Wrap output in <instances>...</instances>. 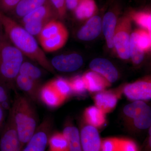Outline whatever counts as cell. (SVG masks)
Segmentation results:
<instances>
[{
  "instance_id": "6da1fadb",
  "label": "cell",
  "mask_w": 151,
  "mask_h": 151,
  "mask_svg": "<svg viewBox=\"0 0 151 151\" xmlns=\"http://www.w3.org/2000/svg\"><path fill=\"white\" fill-rule=\"evenodd\" d=\"M0 22L6 37L24 55L35 61L45 70L52 73L54 69L44 51L38 44L34 36L14 19L0 11Z\"/></svg>"
},
{
  "instance_id": "7a4b0ae2",
  "label": "cell",
  "mask_w": 151,
  "mask_h": 151,
  "mask_svg": "<svg viewBox=\"0 0 151 151\" xmlns=\"http://www.w3.org/2000/svg\"><path fill=\"white\" fill-rule=\"evenodd\" d=\"M32 102L26 96L16 92L13 103L9 110L24 147L38 127L37 115Z\"/></svg>"
},
{
  "instance_id": "3957f363",
  "label": "cell",
  "mask_w": 151,
  "mask_h": 151,
  "mask_svg": "<svg viewBox=\"0 0 151 151\" xmlns=\"http://www.w3.org/2000/svg\"><path fill=\"white\" fill-rule=\"evenodd\" d=\"M24 56L2 34L0 37V85L16 91V78L24 61Z\"/></svg>"
},
{
  "instance_id": "277c9868",
  "label": "cell",
  "mask_w": 151,
  "mask_h": 151,
  "mask_svg": "<svg viewBox=\"0 0 151 151\" xmlns=\"http://www.w3.org/2000/svg\"><path fill=\"white\" fill-rule=\"evenodd\" d=\"M68 35L65 26L57 19H54L45 25L38 37L43 51L52 52L65 45Z\"/></svg>"
},
{
  "instance_id": "5b68a950",
  "label": "cell",
  "mask_w": 151,
  "mask_h": 151,
  "mask_svg": "<svg viewBox=\"0 0 151 151\" xmlns=\"http://www.w3.org/2000/svg\"><path fill=\"white\" fill-rule=\"evenodd\" d=\"M54 19H58L48 0L43 5L20 19V24L32 35L38 36L45 25Z\"/></svg>"
},
{
  "instance_id": "8992f818",
  "label": "cell",
  "mask_w": 151,
  "mask_h": 151,
  "mask_svg": "<svg viewBox=\"0 0 151 151\" xmlns=\"http://www.w3.org/2000/svg\"><path fill=\"white\" fill-rule=\"evenodd\" d=\"M132 19L128 14L118 19L115 34L114 47L117 54L122 59H129L130 57V41L132 34Z\"/></svg>"
},
{
  "instance_id": "52a82bcc",
  "label": "cell",
  "mask_w": 151,
  "mask_h": 151,
  "mask_svg": "<svg viewBox=\"0 0 151 151\" xmlns=\"http://www.w3.org/2000/svg\"><path fill=\"white\" fill-rule=\"evenodd\" d=\"M0 151H22V145L12 117L9 112L5 124L1 129Z\"/></svg>"
},
{
  "instance_id": "ba28073f",
  "label": "cell",
  "mask_w": 151,
  "mask_h": 151,
  "mask_svg": "<svg viewBox=\"0 0 151 151\" xmlns=\"http://www.w3.org/2000/svg\"><path fill=\"white\" fill-rule=\"evenodd\" d=\"M111 5V7L103 17L102 24V30L109 48L114 47L113 40L120 10L119 6L116 4V1Z\"/></svg>"
},
{
  "instance_id": "9c48e42d",
  "label": "cell",
  "mask_w": 151,
  "mask_h": 151,
  "mask_svg": "<svg viewBox=\"0 0 151 151\" xmlns=\"http://www.w3.org/2000/svg\"><path fill=\"white\" fill-rule=\"evenodd\" d=\"M53 68L63 72H71L79 69L83 64V58L77 53L55 56L50 62Z\"/></svg>"
},
{
  "instance_id": "30bf717a",
  "label": "cell",
  "mask_w": 151,
  "mask_h": 151,
  "mask_svg": "<svg viewBox=\"0 0 151 151\" xmlns=\"http://www.w3.org/2000/svg\"><path fill=\"white\" fill-rule=\"evenodd\" d=\"M124 92L131 100H150L151 98L150 80L144 79L128 84L124 87Z\"/></svg>"
},
{
  "instance_id": "8fae6325",
  "label": "cell",
  "mask_w": 151,
  "mask_h": 151,
  "mask_svg": "<svg viewBox=\"0 0 151 151\" xmlns=\"http://www.w3.org/2000/svg\"><path fill=\"white\" fill-rule=\"evenodd\" d=\"M82 151H100L102 140L98 130L87 125L81 129L80 133Z\"/></svg>"
},
{
  "instance_id": "7c38bea8",
  "label": "cell",
  "mask_w": 151,
  "mask_h": 151,
  "mask_svg": "<svg viewBox=\"0 0 151 151\" xmlns=\"http://www.w3.org/2000/svg\"><path fill=\"white\" fill-rule=\"evenodd\" d=\"M89 67L92 71L99 73L110 83L118 80L119 73L113 63L104 58H96L90 62Z\"/></svg>"
},
{
  "instance_id": "4fadbf2b",
  "label": "cell",
  "mask_w": 151,
  "mask_h": 151,
  "mask_svg": "<svg viewBox=\"0 0 151 151\" xmlns=\"http://www.w3.org/2000/svg\"><path fill=\"white\" fill-rule=\"evenodd\" d=\"M15 85L16 87L24 92L32 101H40V94L42 86L41 82L18 74L16 78Z\"/></svg>"
},
{
  "instance_id": "5bb4252c",
  "label": "cell",
  "mask_w": 151,
  "mask_h": 151,
  "mask_svg": "<svg viewBox=\"0 0 151 151\" xmlns=\"http://www.w3.org/2000/svg\"><path fill=\"white\" fill-rule=\"evenodd\" d=\"M40 99L47 107L51 108L59 107L66 100L55 88L50 81L42 86Z\"/></svg>"
},
{
  "instance_id": "9a60e30c",
  "label": "cell",
  "mask_w": 151,
  "mask_h": 151,
  "mask_svg": "<svg viewBox=\"0 0 151 151\" xmlns=\"http://www.w3.org/2000/svg\"><path fill=\"white\" fill-rule=\"evenodd\" d=\"M102 24V19L95 15L88 19L80 28L77 33V37L80 40L86 41L95 39L101 33Z\"/></svg>"
},
{
  "instance_id": "2e32d148",
  "label": "cell",
  "mask_w": 151,
  "mask_h": 151,
  "mask_svg": "<svg viewBox=\"0 0 151 151\" xmlns=\"http://www.w3.org/2000/svg\"><path fill=\"white\" fill-rule=\"evenodd\" d=\"M50 132L46 128L39 127L22 151H45Z\"/></svg>"
},
{
  "instance_id": "e0dca14e",
  "label": "cell",
  "mask_w": 151,
  "mask_h": 151,
  "mask_svg": "<svg viewBox=\"0 0 151 151\" xmlns=\"http://www.w3.org/2000/svg\"><path fill=\"white\" fill-rule=\"evenodd\" d=\"M86 90L91 92L103 91L111 83L103 76L94 71H89L82 76Z\"/></svg>"
},
{
  "instance_id": "ac0fdd59",
  "label": "cell",
  "mask_w": 151,
  "mask_h": 151,
  "mask_svg": "<svg viewBox=\"0 0 151 151\" xmlns=\"http://www.w3.org/2000/svg\"><path fill=\"white\" fill-rule=\"evenodd\" d=\"M94 101L95 106L106 114L113 111L116 107L118 97L113 92L101 91L95 95Z\"/></svg>"
},
{
  "instance_id": "d6986e66",
  "label": "cell",
  "mask_w": 151,
  "mask_h": 151,
  "mask_svg": "<svg viewBox=\"0 0 151 151\" xmlns=\"http://www.w3.org/2000/svg\"><path fill=\"white\" fill-rule=\"evenodd\" d=\"M97 11L98 8L94 0H81L73 12L77 19L84 21L95 15Z\"/></svg>"
},
{
  "instance_id": "ffe728a7",
  "label": "cell",
  "mask_w": 151,
  "mask_h": 151,
  "mask_svg": "<svg viewBox=\"0 0 151 151\" xmlns=\"http://www.w3.org/2000/svg\"><path fill=\"white\" fill-rule=\"evenodd\" d=\"M47 1L21 0L11 13L17 19H21L30 12L43 5Z\"/></svg>"
},
{
  "instance_id": "44dd1931",
  "label": "cell",
  "mask_w": 151,
  "mask_h": 151,
  "mask_svg": "<svg viewBox=\"0 0 151 151\" xmlns=\"http://www.w3.org/2000/svg\"><path fill=\"white\" fill-rule=\"evenodd\" d=\"M62 133L67 141L68 151H82L80 133L76 127L68 125L63 129Z\"/></svg>"
},
{
  "instance_id": "7402d4cb",
  "label": "cell",
  "mask_w": 151,
  "mask_h": 151,
  "mask_svg": "<svg viewBox=\"0 0 151 151\" xmlns=\"http://www.w3.org/2000/svg\"><path fill=\"white\" fill-rule=\"evenodd\" d=\"M84 118L89 125L99 128L105 124V114L96 106H91L85 110Z\"/></svg>"
},
{
  "instance_id": "603a6c76",
  "label": "cell",
  "mask_w": 151,
  "mask_h": 151,
  "mask_svg": "<svg viewBox=\"0 0 151 151\" xmlns=\"http://www.w3.org/2000/svg\"><path fill=\"white\" fill-rule=\"evenodd\" d=\"M132 20L137 24L147 29L148 32L151 31V14L147 11L131 10L127 14Z\"/></svg>"
},
{
  "instance_id": "cb8c5ba5",
  "label": "cell",
  "mask_w": 151,
  "mask_h": 151,
  "mask_svg": "<svg viewBox=\"0 0 151 151\" xmlns=\"http://www.w3.org/2000/svg\"><path fill=\"white\" fill-rule=\"evenodd\" d=\"M19 74L41 82L44 73L43 71L36 65L28 61H24L20 68Z\"/></svg>"
},
{
  "instance_id": "d4e9b609",
  "label": "cell",
  "mask_w": 151,
  "mask_h": 151,
  "mask_svg": "<svg viewBox=\"0 0 151 151\" xmlns=\"http://www.w3.org/2000/svg\"><path fill=\"white\" fill-rule=\"evenodd\" d=\"M48 145L50 151H68L67 141L62 133L56 132L50 135Z\"/></svg>"
},
{
  "instance_id": "484cf974",
  "label": "cell",
  "mask_w": 151,
  "mask_h": 151,
  "mask_svg": "<svg viewBox=\"0 0 151 151\" xmlns=\"http://www.w3.org/2000/svg\"><path fill=\"white\" fill-rule=\"evenodd\" d=\"M148 106L142 100H137L126 105L124 108V113L125 115L134 120L139 118Z\"/></svg>"
},
{
  "instance_id": "4316f807",
  "label": "cell",
  "mask_w": 151,
  "mask_h": 151,
  "mask_svg": "<svg viewBox=\"0 0 151 151\" xmlns=\"http://www.w3.org/2000/svg\"><path fill=\"white\" fill-rule=\"evenodd\" d=\"M129 51L130 58L134 63L139 64L143 61L145 52L138 46L134 31L132 33L130 37Z\"/></svg>"
},
{
  "instance_id": "83f0119b",
  "label": "cell",
  "mask_w": 151,
  "mask_h": 151,
  "mask_svg": "<svg viewBox=\"0 0 151 151\" xmlns=\"http://www.w3.org/2000/svg\"><path fill=\"white\" fill-rule=\"evenodd\" d=\"M137 42L139 47L144 52L150 50L151 48V33L147 30L139 29L134 31Z\"/></svg>"
},
{
  "instance_id": "f1b7e54d",
  "label": "cell",
  "mask_w": 151,
  "mask_h": 151,
  "mask_svg": "<svg viewBox=\"0 0 151 151\" xmlns=\"http://www.w3.org/2000/svg\"><path fill=\"white\" fill-rule=\"evenodd\" d=\"M50 81L55 88L66 100L72 93L68 80L62 77H58Z\"/></svg>"
},
{
  "instance_id": "f546056e",
  "label": "cell",
  "mask_w": 151,
  "mask_h": 151,
  "mask_svg": "<svg viewBox=\"0 0 151 151\" xmlns=\"http://www.w3.org/2000/svg\"><path fill=\"white\" fill-rule=\"evenodd\" d=\"M134 125L140 129H145L151 126V109L148 106L137 119L134 120Z\"/></svg>"
},
{
  "instance_id": "4dcf8cb0",
  "label": "cell",
  "mask_w": 151,
  "mask_h": 151,
  "mask_svg": "<svg viewBox=\"0 0 151 151\" xmlns=\"http://www.w3.org/2000/svg\"><path fill=\"white\" fill-rule=\"evenodd\" d=\"M68 81L72 93L79 95L84 94L86 92V86L82 76H76Z\"/></svg>"
},
{
  "instance_id": "1f68e13d",
  "label": "cell",
  "mask_w": 151,
  "mask_h": 151,
  "mask_svg": "<svg viewBox=\"0 0 151 151\" xmlns=\"http://www.w3.org/2000/svg\"><path fill=\"white\" fill-rule=\"evenodd\" d=\"M58 19H64L67 13L66 0H49Z\"/></svg>"
},
{
  "instance_id": "d6a6232c",
  "label": "cell",
  "mask_w": 151,
  "mask_h": 151,
  "mask_svg": "<svg viewBox=\"0 0 151 151\" xmlns=\"http://www.w3.org/2000/svg\"><path fill=\"white\" fill-rule=\"evenodd\" d=\"M120 138H110L102 141L100 151H119Z\"/></svg>"
},
{
  "instance_id": "836d02e7",
  "label": "cell",
  "mask_w": 151,
  "mask_h": 151,
  "mask_svg": "<svg viewBox=\"0 0 151 151\" xmlns=\"http://www.w3.org/2000/svg\"><path fill=\"white\" fill-rule=\"evenodd\" d=\"M21 0H0V11L3 13H11Z\"/></svg>"
},
{
  "instance_id": "e575fe53",
  "label": "cell",
  "mask_w": 151,
  "mask_h": 151,
  "mask_svg": "<svg viewBox=\"0 0 151 151\" xmlns=\"http://www.w3.org/2000/svg\"><path fill=\"white\" fill-rule=\"evenodd\" d=\"M119 151H139L134 141L126 139H120Z\"/></svg>"
},
{
  "instance_id": "d590c367",
  "label": "cell",
  "mask_w": 151,
  "mask_h": 151,
  "mask_svg": "<svg viewBox=\"0 0 151 151\" xmlns=\"http://www.w3.org/2000/svg\"><path fill=\"white\" fill-rule=\"evenodd\" d=\"M10 90L0 85V105L4 102H10Z\"/></svg>"
},
{
  "instance_id": "8d00e7d4",
  "label": "cell",
  "mask_w": 151,
  "mask_h": 151,
  "mask_svg": "<svg viewBox=\"0 0 151 151\" xmlns=\"http://www.w3.org/2000/svg\"><path fill=\"white\" fill-rule=\"evenodd\" d=\"M81 0H66V7L67 10L73 12Z\"/></svg>"
},
{
  "instance_id": "74e56055",
  "label": "cell",
  "mask_w": 151,
  "mask_h": 151,
  "mask_svg": "<svg viewBox=\"0 0 151 151\" xmlns=\"http://www.w3.org/2000/svg\"><path fill=\"white\" fill-rule=\"evenodd\" d=\"M4 110L0 105V128H2L4 126Z\"/></svg>"
},
{
  "instance_id": "f35d334b",
  "label": "cell",
  "mask_w": 151,
  "mask_h": 151,
  "mask_svg": "<svg viewBox=\"0 0 151 151\" xmlns=\"http://www.w3.org/2000/svg\"><path fill=\"white\" fill-rule=\"evenodd\" d=\"M2 28V27L1 24V22H0V37H1V35L2 34V33L1 32Z\"/></svg>"
},
{
  "instance_id": "ab89813d",
  "label": "cell",
  "mask_w": 151,
  "mask_h": 151,
  "mask_svg": "<svg viewBox=\"0 0 151 151\" xmlns=\"http://www.w3.org/2000/svg\"><path fill=\"white\" fill-rule=\"evenodd\" d=\"M116 1H117V0H109V3L111 4L114 2Z\"/></svg>"
},
{
  "instance_id": "60d3db41",
  "label": "cell",
  "mask_w": 151,
  "mask_h": 151,
  "mask_svg": "<svg viewBox=\"0 0 151 151\" xmlns=\"http://www.w3.org/2000/svg\"><path fill=\"white\" fill-rule=\"evenodd\" d=\"M1 128H0V130H1Z\"/></svg>"
},
{
  "instance_id": "b9f144b4",
  "label": "cell",
  "mask_w": 151,
  "mask_h": 151,
  "mask_svg": "<svg viewBox=\"0 0 151 151\" xmlns=\"http://www.w3.org/2000/svg\"><path fill=\"white\" fill-rule=\"evenodd\" d=\"M135 1H137V0H135Z\"/></svg>"
}]
</instances>
